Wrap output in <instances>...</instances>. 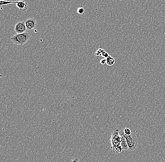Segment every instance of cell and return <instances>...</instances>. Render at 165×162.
I'll return each instance as SVG.
<instances>
[{"mask_svg":"<svg viewBox=\"0 0 165 162\" xmlns=\"http://www.w3.org/2000/svg\"><path fill=\"white\" fill-rule=\"evenodd\" d=\"M120 135L121 136V145L123 148V150H128V143L127 140L125 136V135L124 134L123 130H121L120 131Z\"/></svg>","mask_w":165,"mask_h":162,"instance_id":"6","label":"cell"},{"mask_svg":"<svg viewBox=\"0 0 165 162\" xmlns=\"http://www.w3.org/2000/svg\"><path fill=\"white\" fill-rule=\"evenodd\" d=\"M109 54L107 53V52H106L104 49H102V54H101V56L102 57H104V58H107L108 56H109Z\"/></svg>","mask_w":165,"mask_h":162,"instance_id":"12","label":"cell"},{"mask_svg":"<svg viewBox=\"0 0 165 162\" xmlns=\"http://www.w3.org/2000/svg\"><path fill=\"white\" fill-rule=\"evenodd\" d=\"M125 137L128 143L129 150L134 151L137 148L138 146V140L137 136L132 133L130 136H126Z\"/></svg>","mask_w":165,"mask_h":162,"instance_id":"3","label":"cell"},{"mask_svg":"<svg viewBox=\"0 0 165 162\" xmlns=\"http://www.w3.org/2000/svg\"><path fill=\"white\" fill-rule=\"evenodd\" d=\"M30 36L31 35L28 32H25L23 34H16L11 38V40L15 45H23L28 41Z\"/></svg>","mask_w":165,"mask_h":162,"instance_id":"1","label":"cell"},{"mask_svg":"<svg viewBox=\"0 0 165 162\" xmlns=\"http://www.w3.org/2000/svg\"><path fill=\"white\" fill-rule=\"evenodd\" d=\"M70 162H80V160L78 158H74L71 159V161Z\"/></svg>","mask_w":165,"mask_h":162,"instance_id":"13","label":"cell"},{"mask_svg":"<svg viewBox=\"0 0 165 162\" xmlns=\"http://www.w3.org/2000/svg\"><path fill=\"white\" fill-rule=\"evenodd\" d=\"M100 62L101 64H103V65H104V64H105V63H106V59H101V60H100Z\"/></svg>","mask_w":165,"mask_h":162,"instance_id":"14","label":"cell"},{"mask_svg":"<svg viewBox=\"0 0 165 162\" xmlns=\"http://www.w3.org/2000/svg\"><path fill=\"white\" fill-rule=\"evenodd\" d=\"M27 29L29 31L33 30L36 27L37 21L34 18H29L25 21Z\"/></svg>","mask_w":165,"mask_h":162,"instance_id":"5","label":"cell"},{"mask_svg":"<svg viewBox=\"0 0 165 162\" xmlns=\"http://www.w3.org/2000/svg\"><path fill=\"white\" fill-rule=\"evenodd\" d=\"M17 2L6 1H1L0 4L1 6L7 5V4H12V3H17Z\"/></svg>","mask_w":165,"mask_h":162,"instance_id":"9","label":"cell"},{"mask_svg":"<svg viewBox=\"0 0 165 162\" xmlns=\"http://www.w3.org/2000/svg\"><path fill=\"white\" fill-rule=\"evenodd\" d=\"M77 12H78V14L82 15L85 12V9L82 8V7H80V8H78V10H77Z\"/></svg>","mask_w":165,"mask_h":162,"instance_id":"11","label":"cell"},{"mask_svg":"<svg viewBox=\"0 0 165 162\" xmlns=\"http://www.w3.org/2000/svg\"><path fill=\"white\" fill-rule=\"evenodd\" d=\"M120 130L115 129L114 131L110 140L108 143V146L113 149L116 147L121 146V136L120 135Z\"/></svg>","mask_w":165,"mask_h":162,"instance_id":"2","label":"cell"},{"mask_svg":"<svg viewBox=\"0 0 165 162\" xmlns=\"http://www.w3.org/2000/svg\"><path fill=\"white\" fill-rule=\"evenodd\" d=\"M106 63L108 66H112L115 63V60L112 56L109 55L106 58Z\"/></svg>","mask_w":165,"mask_h":162,"instance_id":"8","label":"cell"},{"mask_svg":"<svg viewBox=\"0 0 165 162\" xmlns=\"http://www.w3.org/2000/svg\"><path fill=\"white\" fill-rule=\"evenodd\" d=\"M27 30V29L25 21H20V22H18L15 25L14 31L17 34H23L25 32H26Z\"/></svg>","mask_w":165,"mask_h":162,"instance_id":"4","label":"cell"},{"mask_svg":"<svg viewBox=\"0 0 165 162\" xmlns=\"http://www.w3.org/2000/svg\"><path fill=\"white\" fill-rule=\"evenodd\" d=\"M16 5L18 9L22 11H26L28 8V4L27 2H26L24 1H17Z\"/></svg>","mask_w":165,"mask_h":162,"instance_id":"7","label":"cell"},{"mask_svg":"<svg viewBox=\"0 0 165 162\" xmlns=\"http://www.w3.org/2000/svg\"><path fill=\"white\" fill-rule=\"evenodd\" d=\"M124 134L126 136H130L132 134L131 131L129 128H125L123 129Z\"/></svg>","mask_w":165,"mask_h":162,"instance_id":"10","label":"cell"}]
</instances>
